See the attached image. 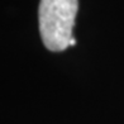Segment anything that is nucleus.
<instances>
[{"label":"nucleus","mask_w":124,"mask_h":124,"mask_svg":"<svg viewBox=\"0 0 124 124\" xmlns=\"http://www.w3.org/2000/svg\"><path fill=\"white\" fill-rule=\"evenodd\" d=\"M77 8V0H41L39 32L47 49L61 52L71 46Z\"/></svg>","instance_id":"obj_1"}]
</instances>
